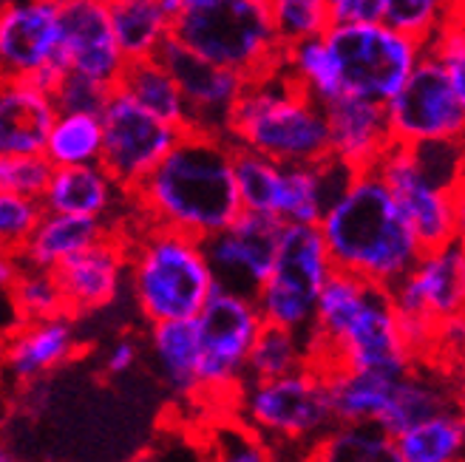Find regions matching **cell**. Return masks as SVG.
I'll return each instance as SVG.
<instances>
[{
  "label": "cell",
  "mask_w": 465,
  "mask_h": 462,
  "mask_svg": "<svg viewBox=\"0 0 465 462\" xmlns=\"http://www.w3.org/2000/svg\"><path fill=\"white\" fill-rule=\"evenodd\" d=\"M335 272L321 224H284L275 267L255 295L267 323L310 338L315 304Z\"/></svg>",
  "instance_id": "cell-8"
},
{
  "label": "cell",
  "mask_w": 465,
  "mask_h": 462,
  "mask_svg": "<svg viewBox=\"0 0 465 462\" xmlns=\"http://www.w3.org/2000/svg\"><path fill=\"white\" fill-rule=\"evenodd\" d=\"M310 363H312L310 338L284 327H275V323H264V329L259 340H255L247 360V380L278 378Z\"/></svg>",
  "instance_id": "cell-34"
},
{
  "label": "cell",
  "mask_w": 465,
  "mask_h": 462,
  "mask_svg": "<svg viewBox=\"0 0 465 462\" xmlns=\"http://www.w3.org/2000/svg\"><path fill=\"white\" fill-rule=\"evenodd\" d=\"M219 459H230V462H264L270 459V451L264 448L262 440H252L250 434H239L232 431L227 437V443L219 448Z\"/></svg>",
  "instance_id": "cell-46"
},
{
  "label": "cell",
  "mask_w": 465,
  "mask_h": 462,
  "mask_svg": "<svg viewBox=\"0 0 465 462\" xmlns=\"http://www.w3.org/2000/svg\"><path fill=\"white\" fill-rule=\"evenodd\" d=\"M128 284L148 323L193 320L216 290L204 239L145 221L128 244Z\"/></svg>",
  "instance_id": "cell-4"
},
{
  "label": "cell",
  "mask_w": 465,
  "mask_h": 462,
  "mask_svg": "<svg viewBox=\"0 0 465 462\" xmlns=\"http://www.w3.org/2000/svg\"><path fill=\"white\" fill-rule=\"evenodd\" d=\"M414 360L417 358L401 329V318L398 310H394L391 292L386 287L371 284L361 315L338 343L332 358L318 369L323 372V369L332 366H346L369 369V372H381L389 378H403L411 372Z\"/></svg>",
  "instance_id": "cell-14"
},
{
  "label": "cell",
  "mask_w": 465,
  "mask_h": 462,
  "mask_svg": "<svg viewBox=\"0 0 465 462\" xmlns=\"http://www.w3.org/2000/svg\"><path fill=\"white\" fill-rule=\"evenodd\" d=\"M409 148L426 179H431L440 188H454L465 165V140H429Z\"/></svg>",
  "instance_id": "cell-42"
},
{
  "label": "cell",
  "mask_w": 465,
  "mask_h": 462,
  "mask_svg": "<svg viewBox=\"0 0 465 462\" xmlns=\"http://www.w3.org/2000/svg\"><path fill=\"white\" fill-rule=\"evenodd\" d=\"M429 49L446 65L457 94L465 103V23L454 15L443 26V32L429 43Z\"/></svg>",
  "instance_id": "cell-44"
},
{
  "label": "cell",
  "mask_w": 465,
  "mask_h": 462,
  "mask_svg": "<svg viewBox=\"0 0 465 462\" xmlns=\"http://www.w3.org/2000/svg\"><path fill=\"white\" fill-rule=\"evenodd\" d=\"M335 23H375L383 20L386 0H330Z\"/></svg>",
  "instance_id": "cell-45"
},
{
  "label": "cell",
  "mask_w": 465,
  "mask_h": 462,
  "mask_svg": "<svg viewBox=\"0 0 465 462\" xmlns=\"http://www.w3.org/2000/svg\"><path fill=\"white\" fill-rule=\"evenodd\" d=\"M77 352V335L72 312L40 318V320H20L17 329L6 338L4 360L9 375L17 383H35L37 378L54 372Z\"/></svg>",
  "instance_id": "cell-21"
},
{
  "label": "cell",
  "mask_w": 465,
  "mask_h": 462,
  "mask_svg": "<svg viewBox=\"0 0 465 462\" xmlns=\"http://www.w3.org/2000/svg\"><path fill=\"white\" fill-rule=\"evenodd\" d=\"M4 4H12V0H4Z\"/></svg>",
  "instance_id": "cell-51"
},
{
  "label": "cell",
  "mask_w": 465,
  "mask_h": 462,
  "mask_svg": "<svg viewBox=\"0 0 465 462\" xmlns=\"http://www.w3.org/2000/svg\"><path fill=\"white\" fill-rule=\"evenodd\" d=\"M284 68L323 105L343 94L338 63H335V54L327 43V34L287 45L284 49Z\"/></svg>",
  "instance_id": "cell-35"
},
{
  "label": "cell",
  "mask_w": 465,
  "mask_h": 462,
  "mask_svg": "<svg viewBox=\"0 0 465 462\" xmlns=\"http://www.w3.org/2000/svg\"><path fill=\"white\" fill-rule=\"evenodd\" d=\"M284 165L259 151L236 145V182L244 211H259L275 216L278 193H282Z\"/></svg>",
  "instance_id": "cell-37"
},
{
  "label": "cell",
  "mask_w": 465,
  "mask_h": 462,
  "mask_svg": "<svg viewBox=\"0 0 465 462\" xmlns=\"http://www.w3.org/2000/svg\"><path fill=\"white\" fill-rule=\"evenodd\" d=\"M323 378H327L330 400L338 423L381 420V414L386 411L394 395V386L401 380L381 372H369V369H346V366L323 369Z\"/></svg>",
  "instance_id": "cell-26"
},
{
  "label": "cell",
  "mask_w": 465,
  "mask_h": 462,
  "mask_svg": "<svg viewBox=\"0 0 465 462\" xmlns=\"http://www.w3.org/2000/svg\"><path fill=\"white\" fill-rule=\"evenodd\" d=\"M369 281L358 279V275L335 270L330 275V281L323 284L318 304H315V320L310 332V349H312V366H323L332 352L338 349V343L349 332V327L361 315L366 295H369Z\"/></svg>",
  "instance_id": "cell-24"
},
{
  "label": "cell",
  "mask_w": 465,
  "mask_h": 462,
  "mask_svg": "<svg viewBox=\"0 0 465 462\" xmlns=\"http://www.w3.org/2000/svg\"><path fill=\"white\" fill-rule=\"evenodd\" d=\"M151 355L173 395H199V338L193 320L151 323Z\"/></svg>",
  "instance_id": "cell-27"
},
{
  "label": "cell",
  "mask_w": 465,
  "mask_h": 462,
  "mask_svg": "<svg viewBox=\"0 0 465 462\" xmlns=\"http://www.w3.org/2000/svg\"><path fill=\"white\" fill-rule=\"evenodd\" d=\"M103 133L100 162L131 193L171 153V148L182 140L184 128L156 117L128 91L114 85L103 108Z\"/></svg>",
  "instance_id": "cell-11"
},
{
  "label": "cell",
  "mask_w": 465,
  "mask_h": 462,
  "mask_svg": "<svg viewBox=\"0 0 465 462\" xmlns=\"http://www.w3.org/2000/svg\"><path fill=\"white\" fill-rule=\"evenodd\" d=\"M173 37L247 80L284 63L270 0H184L173 17Z\"/></svg>",
  "instance_id": "cell-5"
},
{
  "label": "cell",
  "mask_w": 465,
  "mask_h": 462,
  "mask_svg": "<svg viewBox=\"0 0 465 462\" xmlns=\"http://www.w3.org/2000/svg\"><path fill=\"white\" fill-rule=\"evenodd\" d=\"M114 85L94 80L80 72H63L57 88H54V103L57 111H80V113H103Z\"/></svg>",
  "instance_id": "cell-43"
},
{
  "label": "cell",
  "mask_w": 465,
  "mask_h": 462,
  "mask_svg": "<svg viewBox=\"0 0 465 462\" xmlns=\"http://www.w3.org/2000/svg\"><path fill=\"white\" fill-rule=\"evenodd\" d=\"M9 295L17 320H40V318H54L68 312L65 292L54 270H43L20 261L15 281L9 284Z\"/></svg>",
  "instance_id": "cell-36"
},
{
  "label": "cell",
  "mask_w": 465,
  "mask_h": 462,
  "mask_svg": "<svg viewBox=\"0 0 465 462\" xmlns=\"http://www.w3.org/2000/svg\"><path fill=\"white\" fill-rule=\"evenodd\" d=\"M264 323L252 295L216 284L213 295L193 318L199 338V391L227 395L247 383V360Z\"/></svg>",
  "instance_id": "cell-9"
},
{
  "label": "cell",
  "mask_w": 465,
  "mask_h": 462,
  "mask_svg": "<svg viewBox=\"0 0 465 462\" xmlns=\"http://www.w3.org/2000/svg\"><path fill=\"white\" fill-rule=\"evenodd\" d=\"M45 216L43 199L0 191V241L6 252H20Z\"/></svg>",
  "instance_id": "cell-40"
},
{
  "label": "cell",
  "mask_w": 465,
  "mask_h": 462,
  "mask_svg": "<svg viewBox=\"0 0 465 462\" xmlns=\"http://www.w3.org/2000/svg\"><path fill=\"white\" fill-rule=\"evenodd\" d=\"M108 12L128 60L156 57L173 34V15L165 0H108Z\"/></svg>",
  "instance_id": "cell-28"
},
{
  "label": "cell",
  "mask_w": 465,
  "mask_h": 462,
  "mask_svg": "<svg viewBox=\"0 0 465 462\" xmlns=\"http://www.w3.org/2000/svg\"><path fill=\"white\" fill-rule=\"evenodd\" d=\"M437 349H446L454 355H465V310L440 320L437 327Z\"/></svg>",
  "instance_id": "cell-47"
},
{
  "label": "cell",
  "mask_w": 465,
  "mask_h": 462,
  "mask_svg": "<svg viewBox=\"0 0 465 462\" xmlns=\"http://www.w3.org/2000/svg\"><path fill=\"white\" fill-rule=\"evenodd\" d=\"M327 120L332 156L343 159L355 171H375L394 145L386 103L341 94L327 103Z\"/></svg>",
  "instance_id": "cell-20"
},
{
  "label": "cell",
  "mask_w": 465,
  "mask_h": 462,
  "mask_svg": "<svg viewBox=\"0 0 465 462\" xmlns=\"http://www.w3.org/2000/svg\"><path fill=\"white\" fill-rule=\"evenodd\" d=\"M57 113L49 91L26 77H6L0 91V156L43 153Z\"/></svg>",
  "instance_id": "cell-22"
},
{
  "label": "cell",
  "mask_w": 465,
  "mask_h": 462,
  "mask_svg": "<svg viewBox=\"0 0 465 462\" xmlns=\"http://www.w3.org/2000/svg\"><path fill=\"white\" fill-rule=\"evenodd\" d=\"M123 184L103 162L91 165H65L54 168L49 188L43 193L45 211L57 213H74V216H94L105 219L120 204Z\"/></svg>",
  "instance_id": "cell-23"
},
{
  "label": "cell",
  "mask_w": 465,
  "mask_h": 462,
  "mask_svg": "<svg viewBox=\"0 0 465 462\" xmlns=\"http://www.w3.org/2000/svg\"><path fill=\"white\" fill-rule=\"evenodd\" d=\"M111 230H108L105 219L45 211L43 221L35 230V236L17 252V259L32 267L57 270L63 261L88 250L91 244H97Z\"/></svg>",
  "instance_id": "cell-25"
},
{
  "label": "cell",
  "mask_w": 465,
  "mask_h": 462,
  "mask_svg": "<svg viewBox=\"0 0 465 462\" xmlns=\"http://www.w3.org/2000/svg\"><path fill=\"white\" fill-rule=\"evenodd\" d=\"M242 414L247 426L267 440L310 446V451L338 426L327 378L312 363L278 378L247 380L242 391Z\"/></svg>",
  "instance_id": "cell-6"
},
{
  "label": "cell",
  "mask_w": 465,
  "mask_h": 462,
  "mask_svg": "<svg viewBox=\"0 0 465 462\" xmlns=\"http://www.w3.org/2000/svg\"><path fill=\"white\" fill-rule=\"evenodd\" d=\"M460 252L462 241L426 250L403 279L389 287L401 329L414 358L437 349L440 320L465 310L462 281H460Z\"/></svg>",
  "instance_id": "cell-10"
},
{
  "label": "cell",
  "mask_w": 465,
  "mask_h": 462,
  "mask_svg": "<svg viewBox=\"0 0 465 462\" xmlns=\"http://www.w3.org/2000/svg\"><path fill=\"white\" fill-rule=\"evenodd\" d=\"M227 140L282 165H310L332 153L327 105L310 94L284 63L247 83L230 117Z\"/></svg>",
  "instance_id": "cell-3"
},
{
  "label": "cell",
  "mask_w": 465,
  "mask_h": 462,
  "mask_svg": "<svg viewBox=\"0 0 465 462\" xmlns=\"http://www.w3.org/2000/svg\"><path fill=\"white\" fill-rule=\"evenodd\" d=\"M335 54L343 94L389 103L406 85L414 65L420 63L426 43L406 32L375 23H335L327 32Z\"/></svg>",
  "instance_id": "cell-7"
},
{
  "label": "cell",
  "mask_w": 465,
  "mask_h": 462,
  "mask_svg": "<svg viewBox=\"0 0 465 462\" xmlns=\"http://www.w3.org/2000/svg\"><path fill=\"white\" fill-rule=\"evenodd\" d=\"M310 454L327 462H401L394 437L378 420L338 423Z\"/></svg>",
  "instance_id": "cell-32"
},
{
  "label": "cell",
  "mask_w": 465,
  "mask_h": 462,
  "mask_svg": "<svg viewBox=\"0 0 465 462\" xmlns=\"http://www.w3.org/2000/svg\"><path fill=\"white\" fill-rule=\"evenodd\" d=\"M270 6L284 49L301 40L323 37L335 26L330 0H270Z\"/></svg>",
  "instance_id": "cell-39"
},
{
  "label": "cell",
  "mask_w": 465,
  "mask_h": 462,
  "mask_svg": "<svg viewBox=\"0 0 465 462\" xmlns=\"http://www.w3.org/2000/svg\"><path fill=\"white\" fill-rule=\"evenodd\" d=\"M335 270L394 287L420 261L426 247L378 171H361L349 191L321 219Z\"/></svg>",
  "instance_id": "cell-2"
},
{
  "label": "cell",
  "mask_w": 465,
  "mask_h": 462,
  "mask_svg": "<svg viewBox=\"0 0 465 462\" xmlns=\"http://www.w3.org/2000/svg\"><path fill=\"white\" fill-rule=\"evenodd\" d=\"M375 171L389 184V191L398 199L401 211L406 213L411 230L426 250L460 241L454 193L423 176L409 145L394 143Z\"/></svg>",
  "instance_id": "cell-15"
},
{
  "label": "cell",
  "mask_w": 465,
  "mask_h": 462,
  "mask_svg": "<svg viewBox=\"0 0 465 462\" xmlns=\"http://www.w3.org/2000/svg\"><path fill=\"white\" fill-rule=\"evenodd\" d=\"M52 176H54V165L45 153L0 156V191L43 199Z\"/></svg>",
  "instance_id": "cell-41"
},
{
  "label": "cell",
  "mask_w": 465,
  "mask_h": 462,
  "mask_svg": "<svg viewBox=\"0 0 465 462\" xmlns=\"http://www.w3.org/2000/svg\"><path fill=\"white\" fill-rule=\"evenodd\" d=\"M401 462H457L465 459V408H446L394 437Z\"/></svg>",
  "instance_id": "cell-30"
},
{
  "label": "cell",
  "mask_w": 465,
  "mask_h": 462,
  "mask_svg": "<svg viewBox=\"0 0 465 462\" xmlns=\"http://www.w3.org/2000/svg\"><path fill=\"white\" fill-rule=\"evenodd\" d=\"M116 85H120L123 91H128L136 103L151 108L156 117L168 120L184 131L193 128V113H191L188 100H184V94H182V85L176 83L171 68L159 57L128 60L125 72Z\"/></svg>",
  "instance_id": "cell-29"
},
{
  "label": "cell",
  "mask_w": 465,
  "mask_h": 462,
  "mask_svg": "<svg viewBox=\"0 0 465 462\" xmlns=\"http://www.w3.org/2000/svg\"><path fill=\"white\" fill-rule=\"evenodd\" d=\"M57 0H12L0 9V68L6 77H32L60 65Z\"/></svg>",
  "instance_id": "cell-18"
},
{
  "label": "cell",
  "mask_w": 465,
  "mask_h": 462,
  "mask_svg": "<svg viewBox=\"0 0 465 462\" xmlns=\"http://www.w3.org/2000/svg\"><path fill=\"white\" fill-rule=\"evenodd\" d=\"M460 281H462V301H465V241H462V252H460Z\"/></svg>",
  "instance_id": "cell-50"
},
{
  "label": "cell",
  "mask_w": 465,
  "mask_h": 462,
  "mask_svg": "<svg viewBox=\"0 0 465 462\" xmlns=\"http://www.w3.org/2000/svg\"><path fill=\"white\" fill-rule=\"evenodd\" d=\"M131 199L145 221L211 239L244 211L236 182V145L224 133L188 128L131 191Z\"/></svg>",
  "instance_id": "cell-1"
},
{
  "label": "cell",
  "mask_w": 465,
  "mask_h": 462,
  "mask_svg": "<svg viewBox=\"0 0 465 462\" xmlns=\"http://www.w3.org/2000/svg\"><path fill=\"white\" fill-rule=\"evenodd\" d=\"M103 113L65 111L57 113L43 153L52 159L54 168L91 165L103 159Z\"/></svg>",
  "instance_id": "cell-33"
},
{
  "label": "cell",
  "mask_w": 465,
  "mask_h": 462,
  "mask_svg": "<svg viewBox=\"0 0 465 462\" xmlns=\"http://www.w3.org/2000/svg\"><path fill=\"white\" fill-rule=\"evenodd\" d=\"M454 207H457V233H460V241H465V165L460 171V179L454 182Z\"/></svg>",
  "instance_id": "cell-49"
},
{
  "label": "cell",
  "mask_w": 465,
  "mask_h": 462,
  "mask_svg": "<svg viewBox=\"0 0 465 462\" xmlns=\"http://www.w3.org/2000/svg\"><path fill=\"white\" fill-rule=\"evenodd\" d=\"M60 9V68L116 85L128 57L116 40L108 0H57Z\"/></svg>",
  "instance_id": "cell-17"
},
{
  "label": "cell",
  "mask_w": 465,
  "mask_h": 462,
  "mask_svg": "<svg viewBox=\"0 0 465 462\" xmlns=\"http://www.w3.org/2000/svg\"><path fill=\"white\" fill-rule=\"evenodd\" d=\"M54 272L72 315L105 310L120 298L128 275V241L108 233L97 244L63 261Z\"/></svg>",
  "instance_id": "cell-19"
},
{
  "label": "cell",
  "mask_w": 465,
  "mask_h": 462,
  "mask_svg": "<svg viewBox=\"0 0 465 462\" xmlns=\"http://www.w3.org/2000/svg\"><path fill=\"white\" fill-rule=\"evenodd\" d=\"M451 406H454V398L443 383L434 378H426V375L409 372L398 380V386H394V395L378 423L391 437H398Z\"/></svg>",
  "instance_id": "cell-31"
},
{
  "label": "cell",
  "mask_w": 465,
  "mask_h": 462,
  "mask_svg": "<svg viewBox=\"0 0 465 462\" xmlns=\"http://www.w3.org/2000/svg\"><path fill=\"white\" fill-rule=\"evenodd\" d=\"M284 221L270 213L242 211V216L211 239H204L216 284L232 292L259 295L275 267Z\"/></svg>",
  "instance_id": "cell-13"
},
{
  "label": "cell",
  "mask_w": 465,
  "mask_h": 462,
  "mask_svg": "<svg viewBox=\"0 0 465 462\" xmlns=\"http://www.w3.org/2000/svg\"><path fill=\"white\" fill-rule=\"evenodd\" d=\"M457 4L460 0H386L383 20L429 45L457 15Z\"/></svg>",
  "instance_id": "cell-38"
},
{
  "label": "cell",
  "mask_w": 465,
  "mask_h": 462,
  "mask_svg": "<svg viewBox=\"0 0 465 462\" xmlns=\"http://www.w3.org/2000/svg\"><path fill=\"white\" fill-rule=\"evenodd\" d=\"M139 360V346L136 340L131 338H123V340H116L111 349L105 352V360H103V369L108 375H125L128 369H134Z\"/></svg>",
  "instance_id": "cell-48"
},
{
  "label": "cell",
  "mask_w": 465,
  "mask_h": 462,
  "mask_svg": "<svg viewBox=\"0 0 465 462\" xmlns=\"http://www.w3.org/2000/svg\"><path fill=\"white\" fill-rule=\"evenodd\" d=\"M156 57L171 68V74L182 85V94L193 113V128L216 131L227 136L230 117L250 80L239 72H232V68L193 52L191 45H184L173 34L162 45Z\"/></svg>",
  "instance_id": "cell-16"
},
{
  "label": "cell",
  "mask_w": 465,
  "mask_h": 462,
  "mask_svg": "<svg viewBox=\"0 0 465 462\" xmlns=\"http://www.w3.org/2000/svg\"><path fill=\"white\" fill-rule=\"evenodd\" d=\"M391 133L398 145L429 140H465V103L446 65L426 45L406 85L386 103Z\"/></svg>",
  "instance_id": "cell-12"
}]
</instances>
